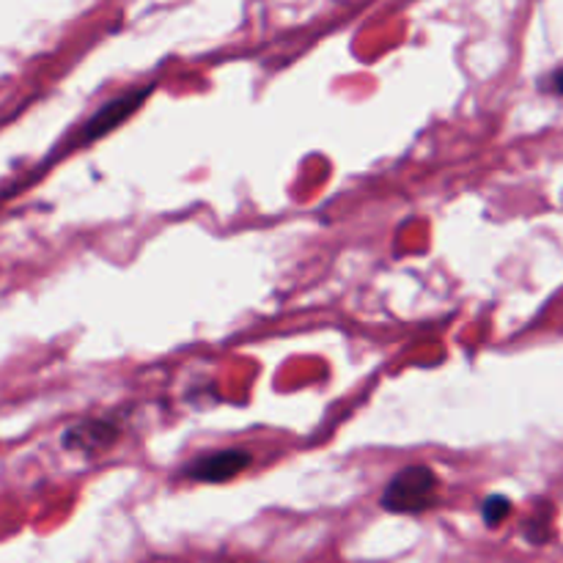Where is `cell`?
I'll use <instances>...</instances> for the list:
<instances>
[{
    "label": "cell",
    "mask_w": 563,
    "mask_h": 563,
    "mask_svg": "<svg viewBox=\"0 0 563 563\" xmlns=\"http://www.w3.org/2000/svg\"><path fill=\"white\" fill-rule=\"evenodd\" d=\"M511 509L515 506H511V500L506 495H489L482 504V520L487 522V528H498L511 515Z\"/></svg>",
    "instance_id": "obj_6"
},
{
    "label": "cell",
    "mask_w": 563,
    "mask_h": 563,
    "mask_svg": "<svg viewBox=\"0 0 563 563\" xmlns=\"http://www.w3.org/2000/svg\"><path fill=\"white\" fill-rule=\"evenodd\" d=\"M119 438V429L110 421H99V418H91V421H80L75 427H69L60 438L66 451H82V454H97V451H104L108 445L115 443Z\"/></svg>",
    "instance_id": "obj_4"
},
{
    "label": "cell",
    "mask_w": 563,
    "mask_h": 563,
    "mask_svg": "<svg viewBox=\"0 0 563 563\" xmlns=\"http://www.w3.org/2000/svg\"><path fill=\"white\" fill-rule=\"evenodd\" d=\"M550 88H553L555 93H563V66H561V69H555L553 75H550Z\"/></svg>",
    "instance_id": "obj_7"
},
{
    "label": "cell",
    "mask_w": 563,
    "mask_h": 563,
    "mask_svg": "<svg viewBox=\"0 0 563 563\" xmlns=\"http://www.w3.org/2000/svg\"><path fill=\"white\" fill-rule=\"evenodd\" d=\"M148 93H152V86L137 88V91H126V93H121V97L104 102L102 108H99L97 113H93L91 119L82 124L80 141L91 143V141H97V137L108 135V132L115 130V126H119L126 115H132L137 108H141V102L148 97Z\"/></svg>",
    "instance_id": "obj_3"
},
{
    "label": "cell",
    "mask_w": 563,
    "mask_h": 563,
    "mask_svg": "<svg viewBox=\"0 0 563 563\" xmlns=\"http://www.w3.org/2000/svg\"><path fill=\"white\" fill-rule=\"evenodd\" d=\"M550 522H553V506H542V509L528 520L526 531L522 533H526L528 542L542 548V544H548L550 539H553V526H550Z\"/></svg>",
    "instance_id": "obj_5"
},
{
    "label": "cell",
    "mask_w": 563,
    "mask_h": 563,
    "mask_svg": "<svg viewBox=\"0 0 563 563\" xmlns=\"http://www.w3.org/2000/svg\"><path fill=\"white\" fill-rule=\"evenodd\" d=\"M251 462H253L251 451L223 449V451H212V454L198 456V460H192L181 473H185V478H192V482L223 484V482H231L234 476H240L242 471H247Z\"/></svg>",
    "instance_id": "obj_2"
},
{
    "label": "cell",
    "mask_w": 563,
    "mask_h": 563,
    "mask_svg": "<svg viewBox=\"0 0 563 563\" xmlns=\"http://www.w3.org/2000/svg\"><path fill=\"white\" fill-rule=\"evenodd\" d=\"M438 476L427 465H407L385 487L379 506L390 515H423L438 504Z\"/></svg>",
    "instance_id": "obj_1"
}]
</instances>
